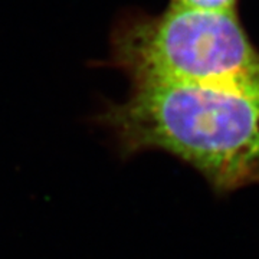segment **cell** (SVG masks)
<instances>
[{
    "mask_svg": "<svg viewBox=\"0 0 259 259\" xmlns=\"http://www.w3.org/2000/svg\"><path fill=\"white\" fill-rule=\"evenodd\" d=\"M128 153L161 150L197 170L216 193L259 182V93L185 82L134 83L108 108Z\"/></svg>",
    "mask_w": 259,
    "mask_h": 259,
    "instance_id": "obj_1",
    "label": "cell"
},
{
    "mask_svg": "<svg viewBox=\"0 0 259 259\" xmlns=\"http://www.w3.org/2000/svg\"><path fill=\"white\" fill-rule=\"evenodd\" d=\"M111 39V64L133 83H202L259 93V51L236 9L170 3L156 16L122 19Z\"/></svg>",
    "mask_w": 259,
    "mask_h": 259,
    "instance_id": "obj_2",
    "label": "cell"
},
{
    "mask_svg": "<svg viewBox=\"0 0 259 259\" xmlns=\"http://www.w3.org/2000/svg\"><path fill=\"white\" fill-rule=\"evenodd\" d=\"M238 0H171L175 5L183 6H196V8H207V9H236Z\"/></svg>",
    "mask_w": 259,
    "mask_h": 259,
    "instance_id": "obj_3",
    "label": "cell"
}]
</instances>
